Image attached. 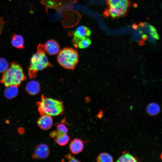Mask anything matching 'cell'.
Masks as SVG:
<instances>
[{
    "label": "cell",
    "mask_w": 162,
    "mask_h": 162,
    "mask_svg": "<svg viewBox=\"0 0 162 162\" xmlns=\"http://www.w3.org/2000/svg\"><path fill=\"white\" fill-rule=\"evenodd\" d=\"M49 67H52L46 55L44 44H39L37 52L32 56L28 68V74L31 79L35 78L38 72Z\"/></svg>",
    "instance_id": "obj_1"
},
{
    "label": "cell",
    "mask_w": 162,
    "mask_h": 162,
    "mask_svg": "<svg viewBox=\"0 0 162 162\" xmlns=\"http://www.w3.org/2000/svg\"><path fill=\"white\" fill-rule=\"evenodd\" d=\"M41 100L37 102L38 110L40 115L47 114L56 116L63 114L64 111L63 103L61 100L41 96Z\"/></svg>",
    "instance_id": "obj_2"
},
{
    "label": "cell",
    "mask_w": 162,
    "mask_h": 162,
    "mask_svg": "<svg viewBox=\"0 0 162 162\" xmlns=\"http://www.w3.org/2000/svg\"><path fill=\"white\" fill-rule=\"evenodd\" d=\"M26 79L21 65L13 62L11 63L9 68L4 73L0 82L6 87L11 85L19 86Z\"/></svg>",
    "instance_id": "obj_3"
},
{
    "label": "cell",
    "mask_w": 162,
    "mask_h": 162,
    "mask_svg": "<svg viewBox=\"0 0 162 162\" xmlns=\"http://www.w3.org/2000/svg\"><path fill=\"white\" fill-rule=\"evenodd\" d=\"M57 60L58 64L62 67L72 70L78 63V54L77 51L73 48L65 47L58 53Z\"/></svg>",
    "instance_id": "obj_4"
},
{
    "label": "cell",
    "mask_w": 162,
    "mask_h": 162,
    "mask_svg": "<svg viewBox=\"0 0 162 162\" xmlns=\"http://www.w3.org/2000/svg\"><path fill=\"white\" fill-rule=\"evenodd\" d=\"M108 8L104 13L106 16L117 18L127 13L130 6V0H107Z\"/></svg>",
    "instance_id": "obj_5"
},
{
    "label": "cell",
    "mask_w": 162,
    "mask_h": 162,
    "mask_svg": "<svg viewBox=\"0 0 162 162\" xmlns=\"http://www.w3.org/2000/svg\"><path fill=\"white\" fill-rule=\"evenodd\" d=\"M49 154L50 150L48 146L45 144L41 143L36 147L33 157L38 159H44L49 156Z\"/></svg>",
    "instance_id": "obj_6"
},
{
    "label": "cell",
    "mask_w": 162,
    "mask_h": 162,
    "mask_svg": "<svg viewBox=\"0 0 162 162\" xmlns=\"http://www.w3.org/2000/svg\"><path fill=\"white\" fill-rule=\"evenodd\" d=\"M50 136L52 138H54L55 142L61 146L66 145L68 142L70 138L67 134H65L57 130L51 132Z\"/></svg>",
    "instance_id": "obj_7"
},
{
    "label": "cell",
    "mask_w": 162,
    "mask_h": 162,
    "mask_svg": "<svg viewBox=\"0 0 162 162\" xmlns=\"http://www.w3.org/2000/svg\"><path fill=\"white\" fill-rule=\"evenodd\" d=\"M53 123L52 116L47 114L41 115L37 121L38 126L41 129L44 130H47L50 129Z\"/></svg>",
    "instance_id": "obj_8"
},
{
    "label": "cell",
    "mask_w": 162,
    "mask_h": 162,
    "mask_svg": "<svg viewBox=\"0 0 162 162\" xmlns=\"http://www.w3.org/2000/svg\"><path fill=\"white\" fill-rule=\"evenodd\" d=\"M45 51L47 54L53 55L59 52L60 46L56 40H49L43 44Z\"/></svg>",
    "instance_id": "obj_9"
},
{
    "label": "cell",
    "mask_w": 162,
    "mask_h": 162,
    "mask_svg": "<svg viewBox=\"0 0 162 162\" xmlns=\"http://www.w3.org/2000/svg\"><path fill=\"white\" fill-rule=\"evenodd\" d=\"M69 148L72 154H76L80 153L82 151L84 144L81 140L75 138L70 142Z\"/></svg>",
    "instance_id": "obj_10"
},
{
    "label": "cell",
    "mask_w": 162,
    "mask_h": 162,
    "mask_svg": "<svg viewBox=\"0 0 162 162\" xmlns=\"http://www.w3.org/2000/svg\"><path fill=\"white\" fill-rule=\"evenodd\" d=\"M25 89L29 94L31 95H35L38 94L40 91V85L37 81L32 80L27 84Z\"/></svg>",
    "instance_id": "obj_11"
},
{
    "label": "cell",
    "mask_w": 162,
    "mask_h": 162,
    "mask_svg": "<svg viewBox=\"0 0 162 162\" xmlns=\"http://www.w3.org/2000/svg\"><path fill=\"white\" fill-rule=\"evenodd\" d=\"M91 32L87 27L80 26H79L74 32V36L79 38H82L89 36Z\"/></svg>",
    "instance_id": "obj_12"
},
{
    "label": "cell",
    "mask_w": 162,
    "mask_h": 162,
    "mask_svg": "<svg viewBox=\"0 0 162 162\" xmlns=\"http://www.w3.org/2000/svg\"><path fill=\"white\" fill-rule=\"evenodd\" d=\"M18 92V86L11 85L6 87L4 92L5 97L10 100L16 97Z\"/></svg>",
    "instance_id": "obj_13"
},
{
    "label": "cell",
    "mask_w": 162,
    "mask_h": 162,
    "mask_svg": "<svg viewBox=\"0 0 162 162\" xmlns=\"http://www.w3.org/2000/svg\"><path fill=\"white\" fill-rule=\"evenodd\" d=\"M11 39V43L13 46L20 49L24 48V40L21 35L13 33Z\"/></svg>",
    "instance_id": "obj_14"
},
{
    "label": "cell",
    "mask_w": 162,
    "mask_h": 162,
    "mask_svg": "<svg viewBox=\"0 0 162 162\" xmlns=\"http://www.w3.org/2000/svg\"><path fill=\"white\" fill-rule=\"evenodd\" d=\"M73 42L74 45H76L80 48L88 47L91 44V41L87 37L79 38L74 36Z\"/></svg>",
    "instance_id": "obj_15"
},
{
    "label": "cell",
    "mask_w": 162,
    "mask_h": 162,
    "mask_svg": "<svg viewBox=\"0 0 162 162\" xmlns=\"http://www.w3.org/2000/svg\"><path fill=\"white\" fill-rule=\"evenodd\" d=\"M146 111L150 116H154L159 114L160 111V108L159 105L155 102H152L147 106Z\"/></svg>",
    "instance_id": "obj_16"
},
{
    "label": "cell",
    "mask_w": 162,
    "mask_h": 162,
    "mask_svg": "<svg viewBox=\"0 0 162 162\" xmlns=\"http://www.w3.org/2000/svg\"><path fill=\"white\" fill-rule=\"evenodd\" d=\"M140 160L129 153L124 152L118 158L116 162H138Z\"/></svg>",
    "instance_id": "obj_17"
},
{
    "label": "cell",
    "mask_w": 162,
    "mask_h": 162,
    "mask_svg": "<svg viewBox=\"0 0 162 162\" xmlns=\"http://www.w3.org/2000/svg\"><path fill=\"white\" fill-rule=\"evenodd\" d=\"M97 160L99 162H110L113 161V159L109 154L106 152H103L98 156Z\"/></svg>",
    "instance_id": "obj_18"
},
{
    "label": "cell",
    "mask_w": 162,
    "mask_h": 162,
    "mask_svg": "<svg viewBox=\"0 0 162 162\" xmlns=\"http://www.w3.org/2000/svg\"><path fill=\"white\" fill-rule=\"evenodd\" d=\"M9 64L6 59L0 57V73L5 72L8 68Z\"/></svg>",
    "instance_id": "obj_19"
},
{
    "label": "cell",
    "mask_w": 162,
    "mask_h": 162,
    "mask_svg": "<svg viewBox=\"0 0 162 162\" xmlns=\"http://www.w3.org/2000/svg\"><path fill=\"white\" fill-rule=\"evenodd\" d=\"M56 130L65 134H67L68 130L65 125L62 124H59L56 127Z\"/></svg>",
    "instance_id": "obj_20"
},
{
    "label": "cell",
    "mask_w": 162,
    "mask_h": 162,
    "mask_svg": "<svg viewBox=\"0 0 162 162\" xmlns=\"http://www.w3.org/2000/svg\"><path fill=\"white\" fill-rule=\"evenodd\" d=\"M65 158L69 162H80L70 153H69L65 155Z\"/></svg>",
    "instance_id": "obj_21"
},
{
    "label": "cell",
    "mask_w": 162,
    "mask_h": 162,
    "mask_svg": "<svg viewBox=\"0 0 162 162\" xmlns=\"http://www.w3.org/2000/svg\"><path fill=\"white\" fill-rule=\"evenodd\" d=\"M5 23V22L4 21L3 18L1 16H0V34L2 32Z\"/></svg>",
    "instance_id": "obj_22"
},
{
    "label": "cell",
    "mask_w": 162,
    "mask_h": 162,
    "mask_svg": "<svg viewBox=\"0 0 162 162\" xmlns=\"http://www.w3.org/2000/svg\"><path fill=\"white\" fill-rule=\"evenodd\" d=\"M160 157H161V159L162 160V153L161 154Z\"/></svg>",
    "instance_id": "obj_23"
}]
</instances>
